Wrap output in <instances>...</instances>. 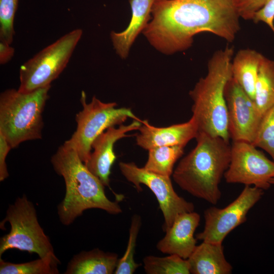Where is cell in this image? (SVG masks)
I'll list each match as a JSON object with an SVG mask.
<instances>
[{"label":"cell","instance_id":"cell-1","mask_svg":"<svg viewBox=\"0 0 274 274\" xmlns=\"http://www.w3.org/2000/svg\"><path fill=\"white\" fill-rule=\"evenodd\" d=\"M239 18L234 0H155L142 32L155 49L171 55L189 48L201 32L232 42Z\"/></svg>","mask_w":274,"mask_h":274},{"label":"cell","instance_id":"cell-2","mask_svg":"<svg viewBox=\"0 0 274 274\" xmlns=\"http://www.w3.org/2000/svg\"><path fill=\"white\" fill-rule=\"evenodd\" d=\"M51 162L55 172L63 178L65 185L64 197L57 208L62 224H71L90 209H101L111 215L122 212L118 203L107 197L104 185L87 168L67 141L52 156Z\"/></svg>","mask_w":274,"mask_h":274},{"label":"cell","instance_id":"cell-3","mask_svg":"<svg viewBox=\"0 0 274 274\" xmlns=\"http://www.w3.org/2000/svg\"><path fill=\"white\" fill-rule=\"evenodd\" d=\"M196 145L179 162L173 177L183 190L213 204L220 200L221 180L230 161L231 146L221 138L198 132Z\"/></svg>","mask_w":274,"mask_h":274},{"label":"cell","instance_id":"cell-4","mask_svg":"<svg viewBox=\"0 0 274 274\" xmlns=\"http://www.w3.org/2000/svg\"><path fill=\"white\" fill-rule=\"evenodd\" d=\"M232 47L214 52L208 63L207 75L200 78L189 95L193 101L192 116L198 132L218 136L229 142L228 121L224 90L232 77Z\"/></svg>","mask_w":274,"mask_h":274},{"label":"cell","instance_id":"cell-5","mask_svg":"<svg viewBox=\"0 0 274 274\" xmlns=\"http://www.w3.org/2000/svg\"><path fill=\"white\" fill-rule=\"evenodd\" d=\"M51 85L28 93L8 89L0 94V132L14 148L42 138L43 112Z\"/></svg>","mask_w":274,"mask_h":274},{"label":"cell","instance_id":"cell-6","mask_svg":"<svg viewBox=\"0 0 274 274\" xmlns=\"http://www.w3.org/2000/svg\"><path fill=\"white\" fill-rule=\"evenodd\" d=\"M6 222L10 223L11 229L1 238V258L5 252L12 249L36 253L40 258L55 255L50 240L38 222L35 207L25 195L9 206L1 228Z\"/></svg>","mask_w":274,"mask_h":274},{"label":"cell","instance_id":"cell-7","mask_svg":"<svg viewBox=\"0 0 274 274\" xmlns=\"http://www.w3.org/2000/svg\"><path fill=\"white\" fill-rule=\"evenodd\" d=\"M82 33L80 28L70 31L22 64L18 90L28 93L51 85L66 66Z\"/></svg>","mask_w":274,"mask_h":274},{"label":"cell","instance_id":"cell-8","mask_svg":"<svg viewBox=\"0 0 274 274\" xmlns=\"http://www.w3.org/2000/svg\"><path fill=\"white\" fill-rule=\"evenodd\" d=\"M80 102L82 109L76 115V131L67 141L76 150L81 160L85 163L91 153L93 141L112 126L122 124L128 118L140 120L127 108H116L115 102H104L93 96L86 101V95L81 92Z\"/></svg>","mask_w":274,"mask_h":274},{"label":"cell","instance_id":"cell-9","mask_svg":"<svg viewBox=\"0 0 274 274\" xmlns=\"http://www.w3.org/2000/svg\"><path fill=\"white\" fill-rule=\"evenodd\" d=\"M120 170L123 176L132 183L138 191L142 190L141 185L148 187L156 196L162 213L165 232L180 214L194 211L191 202L179 196L174 189L170 177L163 176L140 167L134 162H120Z\"/></svg>","mask_w":274,"mask_h":274},{"label":"cell","instance_id":"cell-10","mask_svg":"<svg viewBox=\"0 0 274 274\" xmlns=\"http://www.w3.org/2000/svg\"><path fill=\"white\" fill-rule=\"evenodd\" d=\"M263 191L255 186L245 185L238 197L227 206L223 209L212 207L206 210L204 229L196 234V238L222 244L229 233L247 221L248 212L261 199Z\"/></svg>","mask_w":274,"mask_h":274},{"label":"cell","instance_id":"cell-11","mask_svg":"<svg viewBox=\"0 0 274 274\" xmlns=\"http://www.w3.org/2000/svg\"><path fill=\"white\" fill-rule=\"evenodd\" d=\"M252 143L233 141L229 166L224 177L228 183L253 185L268 189L274 177V161L268 159Z\"/></svg>","mask_w":274,"mask_h":274},{"label":"cell","instance_id":"cell-12","mask_svg":"<svg viewBox=\"0 0 274 274\" xmlns=\"http://www.w3.org/2000/svg\"><path fill=\"white\" fill-rule=\"evenodd\" d=\"M224 96L230 138L252 144L262 118L254 101L232 77L226 84Z\"/></svg>","mask_w":274,"mask_h":274},{"label":"cell","instance_id":"cell-13","mask_svg":"<svg viewBox=\"0 0 274 274\" xmlns=\"http://www.w3.org/2000/svg\"><path fill=\"white\" fill-rule=\"evenodd\" d=\"M142 120H133L128 125L121 124L118 127L112 126L100 134L93 142L91 153L85 163L87 168L104 185L109 187L111 169L116 159L114 146L119 140L129 137L127 133L138 130Z\"/></svg>","mask_w":274,"mask_h":274},{"label":"cell","instance_id":"cell-14","mask_svg":"<svg viewBox=\"0 0 274 274\" xmlns=\"http://www.w3.org/2000/svg\"><path fill=\"white\" fill-rule=\"evenodd\" d=\"M138 130L136 145L148 151L161 146L185 147L198 133L197 124L192 117L187 122L161 127L152 125L148 120H144Z\"/></svg>","mask_w":274,"mask_h":274},{"label":"cell","instance_id":"cell-15","mask_svg":"<svg viewBox=\"0 0 274 274\" xmlns=\"http://www.w3.org/2000/svg\"><path fill=\"white\" fill-rule=\"evenodd\" d=\"M200 220L199 214L194 211L179 215L157 243V249L162 253L187 259L197 246L194 234Z\"/></svg>","mask_w":274,"mask_h":274},{"label":"cell","instance_id":"cell-16","mask_svg":"<svg viewBox=\"0 0 274 274\" xmlns=\"http://www.w3.org/2000/svg\"><path fill=\"white\" fill-rule=\"evenodd\" d=\"M155 0H129L131 17L126 28L120 32L112 31L111 39L116 53L122 58L128 55L130 49L141 32L151 18V10Z\"/></svg>","mask_w":274,"mask_h":274},{"label":"cell","instance_id":"cell-17","mask_svg":"<svg viewBox=\"0 0 274 274\" xmlns=\"http://www.w3.org/2000/svg\"><path fill=\"white\" fill-rule=\"evenodd\" d=\"M222 244L203 242L196 246L187 259L190 273L229 274L232 267L226 260Z\"/></svg>","mask_w":274,"mask_h":274},{"label":"cell","instance_id":"cell-18","mask_svg":"<svg viewBox=\"0 0 274 274\" xmlns=\"http://www.w3.org/2000/svg\"><path fill=\"white\" fill-rule=\"evenodd\" d=\"M118 260L117 254L105 252L98 248L89 251H82L71 260L64 273H113Z\"/></svg>","mask_w":274,"mask_h":274},{"label":"cell","instance_id":"cell-19","mask_svg":"<svg viewBox=\"0 0 274 274\" xmlns=\"http://www.w3.org/2000/svg\"><path fill=\"white\" fill-rule=\"evenodd\" d=\"M264 56L251 49L238 50L232 60V77L254 101L255 85Z\"/></svg>","mask_w":274,"mask_h":274},{"label":"cell","instance_id":"cell-20","mask_svg":"<svg viewBox=\"0 0 274 274\" xmlns=\"http://www.w3.org/2000/svg\"><path fill=\"white\" fill-rule=\"evenodd\" d=\"M254 102L262 117L274 105V60L265 56L258 71Z\"/></svg>","mask_w":274,"mask_h":274},{"label":"cell","instance_id":"cell-21","mask_svg":"<svg viewBox=\"0 0 274 274\" xmlns=\"http://www.w3.org/2000/svg\"><path fill=\"white\" fill-rule=\"evenodd\" d=\"M185 147L161 146L148 150V156L144 167L154 173L170 177L177 161L182 156Z\"/></svg>","mask_w":274,"mask_h":274},{"label":"cell","instance_id":"cell-22","mask_svg":"<svg viewBox=\"0 0 274 274\" xmlns=\"http://www.w3.org/2000/svg\"><path fill=\"white\" fill-rule=\"evenodd\" d=\"M59 260L56 255L31 261L13 263L0 258L1 274H58Z\"/></svg>","mask_w":274,"mask_h":274},{"label":"cell","instance_id":"cell-23","mask_svg":"<svg viewBox=\"0 0 274 274\" xmlns=\"http://www.w3.org/2000/svg\"><path fill=\"white\" fill-rule=\"evenodd\" d=\"M144 268L148 274H189L190 264L187 259L177 255L165 257L148 256L143 260Z\"/></svg>","mask_w":274,"mask_h":274},{"label":"cell","instance_id":"cell-24","mask_svg":"<svg viewBox=\"0 0 274 274\" xmlns=\"http://www.w3.org/2000/svg\"><path fill=\"white\" fill-rule=\"evenodd\" d=\"M141 221L140 215L135 214L132 216L126 249L123 256L118 260L114 273L132 274L140 266V264L135 262L134 255L137 238L142 224Z\"/></svg>","mask_w":274,"mask_h":274},{"label":"cell","instance_id":"cell-25","mask_svg":"<svg viewBox=\"0 0 274 274\" xmlns=\"http://www.w3.org/2000/svg\"><path fill=\"white\" fill-rule=\"evenodd\" d=\"M252 144L264 150L274 161V105L263 116Z\"/></svg>","mask_w":274,"mask_h":274},{"label":"cell","instance_id":"cell-26","mask_svg":"<svg viewBox=\"0 0 274 274\" xmlns=\"http://www.w3.org/2000/svg\"><path fill=\"white\" fill-rule=\"evenodd\" d=\"M18 0H0V40L11 44L15 35L14 21Z\"/></svg>","mask_w":274,"mask_h":274},{"label":"cell","instance_id":"cell-27","mask_svg":"<svg viewBox=\"0 0 274 274\" xmlns=\"http://www.w3.org/2000/svg\"><path fill=\"white\" fill-rule=\"evenodd\" d=\"M268 0H234L235 6L240 18L253 20L255 14L261 9Z\"/></svg>","mask_w":274,"mask_h":274},{"label":"cell","instance_id":"cell-28","mask_svg":"<svg viewBox=\"0 0 274 274\" xmlns=\"http://www.w3.org/2000/svg\"><path fill=\"white\" fill-rule=\"evenodd\" d=\"M252 20L254 23L263 22L266 23L274 32V0H268L255 14Z\"/></svg>","mask_w":274,"mask_h":274},{"label":"cell","instance_id":"cell-29","mask_svg":"<svg viewBox=\"0 0 274 274\" xmlns=\"http://www.w3.org/2000/svg\"><path fill=\"white\" fill-rule=\"evenodd\" d=\"M12 147L5 135L0 132V181H3L9 176L6 158Z\"/></svg>","mask_w":274,"mask_h":274},{"label":"cell","instance_id":"cell-30","mask_svg":"<svg viewBox=\"0 0 274 274\" xmlns=\"http://www.w3.org/2000/svg\"><path fill=\"white\" fill-rule=\"evenodd\" d=\"M7 43L0 42V64L8 63L13 57L15 49Z\"/></svg>","mask_w":274,"mask_h":274},{"label":"cell","instance_id":"cell-31","mask_svg":"<svg viewBox=\"0 0 274 274\" xmlns=\"http://www.w3.org/2000/svg\"><path fill=\"white\" fill-rule=\"evenodd\" d=\"M269 183L270 184H273L274 185V177L271 178L270 181H269Z\"/></svg>","mask_w":274,"mask_h":274}]
</instances>
